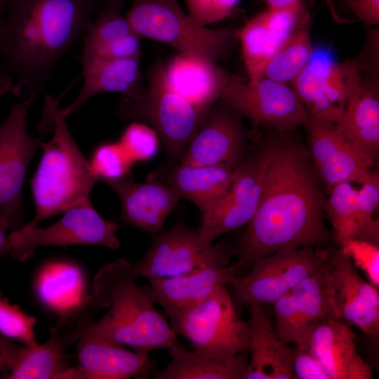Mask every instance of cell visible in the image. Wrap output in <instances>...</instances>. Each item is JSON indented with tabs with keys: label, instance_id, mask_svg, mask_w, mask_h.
<instances>
[{
	"label": "cell",
	"instance_id": "obj_1",
	"mask_svg": "<svg viewBox=\"0 0 379 379\" xmlns=\"http://www.w3.org/2000/svg\"><path fill=\"white\" fill-rule=\"evenodd\" d=\"M285 133L260 146L261 192L241 239L237 262L241 270L279 250L320 247L330 240L324 220V185L307 147Z\"/></svg>",
	"mask_w": 379,
	"mask_h": 379
},
{
	"label": "cell",
	"instance_id": "obj_2",
	"mask_svg": "<svg viewBox=\"0 0 379 379\" xmlns=\"http://www.w3.org/2000/svg\"><path fill=\"white\" fill-rule=\"evenodd\" d=\"M104 0H9L0 54L16 78L12 93L37 95L61 57L85 34Z\"/></svg>",
	"mask_w": 379,
	"mask_h": 379
},
{
	"label": "cell",
	"instance_id": "obj_3",
	"mask_svg": "<svg viewBox=\"0 0 379 379\" xmlns=\"http://www.w3.org/2000/svg\"><path fill=\"white\" fill-rule=\"evenodd\" d=\"M138 278L133 265L122 258L100 268L94 278L91 298L108 311L87 329L135 352L148 354L152 350L168 349L176 342V333L136 286Z\"/></svg>",
	"mask_w": 379,
	"mask_h": 379
},
{
	"label": "cell",
	"instance_id": "obj_4",
	"mask_svg": "<svg viewBox=\"0 0 379 379\" xmlns=\"http://www.w3.org/2000/svg\"><path fill=\"white\" fill-rule=\"evenodd\" d=\"M67 117L65 109H54L53 135L40 144L43 154L32 180L36 212L28 227L89 199L98 180L68 129Z\"/></svg>",
	"mask_w": 379,
	"mask_h": 379
},
{
	"label": "cell",
	"instance_id": "obj_5",
	"mask_svg": "<svg viewBox=\"0 0 379 379\" xmlns=\"http://www.w3.org/2000/svg\"><path fill=\"white\" fill-rule=\"evenodd\" d=\"M125 15L141 39L166 44L179 53L214 63L223 58L237 37L230 29L197 24L178 0H133Z\"/></svg>",
	"mask_w": 379,
	"mask_h": 379
},
{
	"label": "cell",
	"instance_id": "obj_6",
	"mask_svg": "<svg viewBox=\"0 0 379 379\" xmlns=\"http://www.w3.org/2000/svg\"><path fill=\"white\" fill-rule=\"evenodd\" d=\"M209 109L197 107L175 93L158 60L151 68L142 96L138 100L123 96L118 114L124 120L148 122L161 138L169 159L176 161L180 160Z\"/></svg>",
	"mask_w": 379,
	"mask_h": 379
},
{
	"label": "cell",
	"instance_id": "obj_7",
	"mask_svg": "<svg viewBox=\"0 0 379 379\" xmlns=\"http://www.w3.org/2000/svg\"><path fill=\"white\" fill-rule=\"evenodd\" d=\"M170 319L174 332L187 339L196 352L230 357L249 349L248 321L239 317L225 286Z\"/></svg>",
	"mask_w": 379,
	"mask_h": 379
},
{
	"label": "cell",
	"instance_id": "obj_8",
	"mask_svg": "<svg viewBox=\"0 0 379 379\" xmlns=\"http://www.w3.org/2000/svg\"><path fill=\"white\" fill-rule=\"evenodd\" d=\"M328 253L317 247L286 248L256 260L249 272L230 284L243 305L273 303L320 269Z\"/></svg>",
	"mask_w": 379,
	"mask_h": 379
},
{
	"label": "cell",
	"instance_id": "obj_9",
	"mask_svg": "<svg viewBox=\"0 0 379 379\" xmlns=\"http://www.w3.org/2000/svg\"><path fill=\"white\" fill-rule=\"evenodd\" d=\"M220 98L241 117L279 132L302 126L307 117L293 88L269 79L246 80L226 72Z\"/></svg>",
	"mask_w": 379,
	"mask_h": 379
},
{
	"label": "cell",
	"instance_id": "obj_10",
	"mask_svg": "<svg viewBox=\"0 0 379 379\" xmlns=\"http://www.w3.org/2000/svg\"><path fill=\"white\" fill-rule=\"evenodd\" d=\"M275 327L287 344L307 347L313 330L321 322L341 319L328 260L279 299L274 307Z\"/></svg>",
	"mask_w": 379,
	"mask_h": 379
},
{
	"label": "cell",
	"instance_id": "obj_11",
	"mask_svg": "<svg viewBox=\"0 0 379 379\" xmlns=\"http://www.w3.org/2000/svg\"><path fill=\"white\" fill-rule=\"evenodd\" d=\"M119 226L104 220L94 209L89 199L65 211L52 225L39 228L26 225L8 235L12 258L25 261L36 248L46 246L101 244L116 249L119 241L116 232Z\"/></svg>",
	"mask_w": 379,
	"mask_h": 379
},
{
	"label": "cell",
	"instance_id": "obj_12",
	"mask_svg": "<svg viewBox=\"0 0 379 379\" xmlns=\"http://www.w3.org/2000/svg\"><path fill=\"white\" fill-rule=\"evenodd\" d=\"M232 251L223 242L203 243L197 230L182 222L157 237L142 260L133 265L138 277L154 280L185 274L213 265H227Z\"/></svg>",
	"mask_w": 379,
	"mask_h": 379
},
{
	"label": "cell",
	"instance_id": "obj_13",
	"mask_svg": "<svg viewBox=\"0 0 379 379\" xmlns=\"http://www.w3.org/2000/svg\"><path fill=\"white\" fill-rule=\"evenodd\" d=\"M36 95L32 93L13 105L0 124V214L10 220L11 227L19 228L22 209L21 191L29 162L41 138L31 137L26 117Z\"/></svg>",
	"mask_w": 379,
	"mask_h": 379
},
{
	"label": "cell",
	"instance_id": "obj_14",
	"mask_svg": "<svg viewBox=\"0 0 379 379\" xmlns=\"http://www.w3.org/2000/svg\"><path fill=\"white\" fill-rule=\"evenodd\" d=\"M307 149L314 169L327 187L343 182L364 184L378 174L355 150L335 123L319 119L307 111L303 123Z\"/></svg>",
	"mask_w": 379,
	"mask_h": 379
},
{
	"label": "cell",
	"instance_id": "obj_15",
	"mask_svg": "<svg viewBox=\"0 0 379 379\" xmlns=\"http://www.w3.org/2000/svg\"><path fill=\"white\" fill-rule=\"evenodd\" d=\"M93 323L89 310L76 306L60 316L49 328L50 338L42 345L20 347L3 375L6 379H58L69 366L71 357L65 349L79 341Z\"/></svg>",
	"mask_w": 379,
	"mask_h": 379
},
{
	"label": "cell",
	"instance_id": "obj_16",
	"mask_svg": "<svg viewBox=\"0 0 379 379\" xmlns=\"http://www.w3.org/2000/svg\"><path fill=\"white\" fill-rule=\"evenodd\" d=\"M246 140L241 116L221 100V103L211 107L204 122L184 152L180 164L234 170L246 158Z\"/></svg>",
	"mask_w": 379,
	"mask_h": 379
},
{
	"label": "cell",
	"instance_id": "obj_17",
	"mask_svg": "<svg viewBox=\"0 0 379 379\" xmlns=\"http://www.w3.org/2000/svg\"><path fill=\"white\" fill-rule=\"evenodd\" d=\"M263 162L260 147L235 168L225 194L197 230L201 241L211 244L219 236L246 225L260 197Z\"/></svg>",
	"mask_w": 379,
	"mask_h": 379
},
{
	"label": "cell",
	"instance_id": "obj_18",
	"mask_svg": "<svg viewBox=\"0 0 379 379\" xmlns=\"http://www.w3.org/2000/svg\"><path fill=\"white\" fill-rule=\"evenodd\" d=\"M309 19V13L301 1L284 8L267 7L237 32L249 80L260 79L268 61L287 40L295 26Z\"/></svg>",
	"mask_w": 379,
	"mask_h": 379
},
{
	"label": "cell",
	"instance_id": "obj_19",
	"mask_svg": "<svg viewBox=\"0 0 379 379\" xmlns=\"http://www.w3.org/2000/svg\"><path fill=\"white\" fill-rule=\"evenodd\" d=\"M337 305L341 319L376 338L379 333L378 289L358 273L348 255L338 248L328 256Z\"/></svg>",
	"mask_w": 379,
	"mask_h": 379
},
{
	"label": "cell",
	"instance_id": "obj_20",
	"mask_svg": "<svg viewBox=\"0 0 379 379\" xmlns=\"http://www.w3.org/2000/svg\"><path fill=\"white\" fill-rule=\"evenodd\" d=\"M240 271L237 262L208 266L174 277L150 280L149 286L141 288L171 318L230 284Z\"/></svg>",
	"mask_w": 379,
	"mask_h": 379
},
{
	"label": "cell",
	"instance_id": "obj_21",
	"mask_svg": "<svg viewBox=\"0 0 379 379\" xmlns=\"http://www.w3.org/2000/svg\"><path fill=\"white\" fill-rule=\"evenodd\" d=\"M106 183L119 197L121 218L150 234L161 230L167 216L180 200L171 187L154 174L144 182H135L130 174Z\"/></svg>",
	"mask_w": 379,
	"mask_h": 379
},
{
	"label": "cell",
	"instance_id": "obj_22",
	"mask_svg": "<svg viewBox=\"0 0 379 379\" xmlns=\"http://www.w3.org/2000/svg\"><path fill=\"white\" fill-rule=\"evenodd\" d=\"M79 365L70 367L58 379H126L143 372L148 354L130 352L86 329L78 343Z\"/></svg>",
	"mask_w": 379,
	"mask_h": 379
},
{
	"label": "cell",
	"instance_id": "obj_23",
	"mask_svg": "<svg viewBox=\"0 0 379 379\" xmlns=\"http://www.w3.org/2000/svg\"><path fill=\"white\" fill-rule=\"evenodd\" d=\"M307 347L330 379L373 378V366L359 354L356 335L343 319H331L319 324L313 330Z\"/></svg>",
	"mask_w": 379,
	"mask_h": 379
},
{
	"label": "cell",
	"instance_id": "obj_24",
	"mask_svg": "<svg viewBox=\"0 0 379 379\" xmlns=\"http://www.w3.org/2000/svg\"><path fill=\"white\" fill-rule=\"evenodd\" d=\"M251 360L245 379H291L293 348L278 335L263 305H250Z\"/></svg>",
	"mask_w": 379,
	"mask_h": 379
},
{
	"label": "cell",
	"instance_id": "obj_25",
	"mask_svg": "<svg viewBox=\"0 0 379 379\" xmlns=\"http://www.w3.org/2000/svg\"><path fill=\"white\" fill-rule=\"evenodd\" d=\"M140 58H81L84 83L74 100L65 109L67 115L77 112L90 98L103 93H118L131 100L140 99L142 84Z\"/></svg>",
	"mask_w": 379,
	"mask_h": 379
},
{
	"label": "cell",
	"instance_id": "obj_26",
	"mask_svg": "<svg viewBox=\"0 0 379 379\" xmlns=\"http://www.w3.org/2000/svg\"><path fill=\"white\" fill-rule=\"evenodd\" d=\"M124 4L104 0L84 34L81 58H140L141 38L123 15Z\"/></svg>",
	"mask_w": 379,
	"mask_h": 379
},
{
	"label": "cell",
	"instance_id": "obj_27",
	"mask_svg": "<svg viewBox=\"0 0 379 379\" xmlns=\"http://www.w3.org/2000/svg\"><path fill=\"white\" fill-rule=\"evenodd\" d=\"M336 127L371 166L379 153V94L376 81L362 77L352 93Z\"/></svg>",
	"mask_w": 379,
	"mask_h": 379
},
{
	"label": "cell",
	"instance_id": "obj_28",
	"mask_svg": "<svg viewBox=\"0 0 379 379\" xmlns=\"http://www.w3.org/2000/svg\"><path fill=\"white\" fill-rule=\"evenodd\" d=\"M235 169L180 164L157 177L180 198L194 204L201 220L206 219L223 197L234 176Z\"/></svg>",
	"mask_w": 379,
	"mask_h": 379
},
{
	"label": "cell",
	"instance_id": "obj_29",
	"mask_svg": "<svg viewBox=\"0 0 379 379\" xmlns=\"http://www.w3.org/2000/svg\"><path fill=\"white\" fill-rule=\"evenodd\" d=\"M164 68L171 88L194 106L209 109L220 98L226 71L216 63L180 53Z\"/></svg>",
	"mask_w": 379,
	"mask_h": 379
},
{
	"label": "cell",
	"instance_id": "obj_30",
	"mask_svg": "<svg viewBox=\"0 0 379 379\" xmlns=\"http://www.w3.org/2000/svg\"><path fill=\"white\" fill-rule=\"evenodd\" d=\"M171 362L157 379H245L248 361L239 353L218 357L189 352L176 342L168 348Z\"/></svg>",
	"mask_w": 379,
	"mask_h": 379
},
{
	"label": "cell",
	"instance_id": "obj_31",
	"mask_svg": "<svg viewBox=\"0 0 379 379\" xmlns=\"http://www.w3.org/2000/svg\"><path fill=\"white\" fill-rule=\"evenodd\" d=\"M84 290L82 271L70 263L45 265L36 281V291L41 302L60 316L84 299Z\"/></svg>",
	"mask_w": 379,
	"mask_h": 379
},
{
	"label": "cell",
	"instance_id": "obj_32",
	"mask_svg": "<svg viewBox=\"0 0 379 379\" xmlns=\"http://www.w3.org/2000/svg\"><path fill=\"white\" fill-rule=\"evenodd\" d=\"M309 20L295 26L287 40L268 61L260 79H269L288 85L306 67L313 54Z\"/></svg>",
	"mask_w": 379,
	"mask_h": 379
},
{
	"label": "cell",
	"instance_id": "obj_33",
	"mask_svg": "<svg viewBox=\"0 0 379 379\" xmlns=\"http://www.w3.org/2000/svg\"><path fill=\"white\" fill-rule=\"evenodd\" d=\"M324 60L320 58L312 59L291 85L307 112L319 119L335 123L344 109L333 104L321 89L320 79Z\"/></svg>",
	"mask_w": 379,
	"mask_h": 379
},
{
	"label": "cell",
	"instance_id": "obj_34",
	"mask_svg": "<svg viewBox=\"0 0 379 379\" xmlns=\"http://www.w3.org/2000/svg\"><path fill=\"white\" fill-rule=\"evenodd\" d=\"M324 212L333 227L337 243L354 238L356 232L357 190L343 182L328 189Z\"/></svg>",
	"mask_w": 379,
	"mask_h": 379
},
{
	"label": "cell",
	"instance_id": "obj_35",
	"mask_svg": "<svg viewBox=\"0 0 379 379\" xmlns=\"http://www.w3.org/2000/svg\"><path fill=\"white\" fill-rule=\"evenodd\" d=\"M361 79L360 67L354 61L335 62L325 58L320 86L323 93L333 104L345 109Z\"/></svg>",
	"mask_w": 379,
	"mask_h": 379
},
{
	"label": "cell",
	"instance_id": "obj_36",
	"mask_svg": "<svg viewBox=\"0 0 379 379\" xmlns=\"http://www.w3.org/2000/svg\"><path fill=\"white\" fill-rule=\"evenodd\" d=\"M379 204V176L357 190L356 232L354 239L378 246L379 223L373 218Z\"/></svg>",
	"mask_w": 379,
	"mask_h": 379
},
{
	"label": "cell",
	"instance_id": "obj_37",
	"mask_svg": "<svg viewBox=\"0 0 379 379\" xmlns=\"http://www.w3.org/2000/svg\"><path fill=\"white\" fill-rule=\"evenodd\" d=\"M89 163L97 179L105 182L131 174L133 164L119 142L99 146L94 151Z\"/></svg>",
	"mask_w": 379,
	"mask_h": 379
},
{
	"label": "cell",
	"instance_id": "obj_38",
	"mask_svg": "<svg viewBox=\"0 0 379 379\" xmlns=\"http://www.w3.org/2000/svg\"><path fill=\"white\" fill-rule=\"evenodd\" d=\"M158 136L152 127L133 122L124 130L119 142L134 164L150 159L157 154L159 145Z\"/></svg>",
	"mask_w": 379,
	"mask_h": 379
},
{
	"label": "cell",
	"instance_id": "obj_39",
	"mask_svg": "<svg viewBox=\"0 0 379 379\" xmlns=\"http://www.w3.org/2000/svg\"><path fill=\"white\" fill-rule=\"evenodd\" d=\"M36 319L22 312L19 306L11 305L0 296V333L7 338L20 340L25 345H36L34 326Z\"/></svg>",
	"mask_w": 379,
	"mask_h": 379
},
{
	"label": "cell",
	"instance_id": "obj_40",
	"mask_svg": "<svg viewBox=\"0 0 379 379\" xmlns=\"http://www.w3.org/2000/svg\"><path fill=\"white\" fill-rule=\"evenodd\" d=\"M338 248L351 259L353 265L360 269L369 282L378 289L379 249L372 243L347 238L338 243Z\"/></svg>",
	"mask_w": 379,
	"mask_h": 379
},
{
	"label": "cell",
	"instance_id": "obj_41",
	"mask_svg": "<svg viewBox=\"0 0 379 379\" xmlns=\"http://www.w3.org/2000/svg\"><path fill=\"white\" fill-rule=\"evenodd\" d=\"M188 15L207 26L227 17L240 0H185Z\"/></svg>",
	"mask_w": 379,
	"mask_h": 379
},
{
	"label": "cell",
	"instance_id": "obj_42",
	"mask_svg": "<svg viewBox=\"0 0 379 379\" xmlns=\"http://www.w3.org/2000/svg\"><path fill=\"white\" fill-rule=\"evenodd\" d=\"M293 370L294 378L330 379L321 362L308 347L294 346Z\"/></svg>",
	"mask_w": 379,
	"mask_h": 379
},
{
	"label": "cell",
	"instance_id": "obj_43",
	"mask_svg": "<svg viewBox=\"0 0 379 379\" xmlns=\"http://www.w3.org/2000/svg\"><path fill=\"white\" fill-rule=\"evenodd\" d=\"M355 17L370 25L379 24V0H345Z\"/></svg>",
	"mask_w": 379,
	"mask_h": 379
},
{
	"label": "cell",
	"instance_id": "obj_44",
	"mask_svg": "<svg viewBox=\"0 0 379 379\" xmlns=\"http://www.w3.org/2000/svg\"><path fill=\"white\" fill-rule=\"evenodd\" d=\"M20 347L0 333V372L6 370Z\"/></svg>",
	"mask_w": 379,
	"mask_h": 379
},
{
	"label": "cell",
	"instance_id": "obj_45",
	"mask_svg": "<svg viewBox=\"0 0 379 379\" xmlns=\"http://www.w3.org/2000/svg\"><path fill=\"white\" fill-rule=\"evenodd\" d=\"M11 227L9 218L6 215L0 214V256L8 257L10 255L11 246L6 230Z\"/></svg>",
	"mask_w": 379,
	"mask_h": 379
},
{
	"label": "cell",
	"instance_id": "obj_46",
	"mask_svg": "<svg viewBox=\"0 0 379 379\" xmlns=\"http://www.w3.org/2000/svg\"><path fill=\"white\" fill-rule=\"evenodd\" d=\"M15 81L4 65H0V98L12 92Z\"/></svg>",
	"mask_w": 379,
	"mask_h": 379
},
{
	"label": "cell",
	"instance_id": "obj_47",
	"mask_svg": "<svg viewBox=\"0 0 379 379\" xmlns=\"http://www.w3.org/2000/svg\"><path fill=\"white\" fill-rule=\"evenodd\" d=\"M302 0H265L268 8L279 9L286 8L299 3Z\"/></svg>",
	"mask_w": 379,
	"mask_h": 379
},
{
	"label": "cell",
	"instance_id": "obj_48",
	"mask_svg": "<svg viewBox=\"0 0 379 379\" xmlns=\"http://www.w3.org/2000/svg\"><path fill=\"white\" fill-rule=\"evenodd\" d=\"M9 0H0V26L2 25L8 8Z\"/></svg>",
	"mask_w": 379,
	"mask_h": 379
}]
</instances>
